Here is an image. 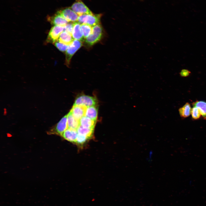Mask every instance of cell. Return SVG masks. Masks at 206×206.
I'll use <instances>...</instances> for the list:
<instances>
[{"label":"cell","instance_id":"obj_22","mask_svg":"<svg viewBox=\"0 0 206 206\" xmlns=\"http://www.w3.org/2000/svg\"><path fill=\"white\" fill-rule=\"evenodd\" d=\"M191 114L192 118L195 120L199 119L201 115L199 109L197 108L194 106L192 108Z\"/></svg>","mask_w":206,"mask_h":206},{"label":"cell","instance_id":"obj_2","mask_svg":"<svg viewBox=\"0 0 206 206\" xmlns=\"http://www.w3.org/2000/svg\"><path fill=\"white\" fill-rule=\"evenodd\" d=\"M100 14H85L79 16L78 21L80 24H86L93 27L100 24Z\"/></svg>","mask_w":206,"mask_h":206},{"label":"cell","instance_id":"obj_14","mask_svg":"<svg viewBox=\"0 0 206 206\" xmlns=\"http://www.w3.org/2000/svg\"><path fill=\"white\" fill-rule=\"evenodd\" d=\"M79 121L80 126L84 128H94L96 122L85 116L82 117Z\"/></svg>","mask_w":206,"mask_h":206},{"label":"cell","instance_id":"obj_9","mask_svg":"<svg viewBox=\"0 0 206 206\" xmlns=\"http://www.w3.org/2000/svg\"><path fill=\"white\" fill-rule=\"evenodd\" d=\"M48 21L54 25L64 26L68 22L58 11L52 16L47 18Z\"/></svg>","mask_w":206,"mask_h":206},{"label":"cell","instance_id":"obj_7","mask_svg":"<svg viewBox=\"0 0 206 206\" xmlns=\"http://www.w3.org/2000/svg\"><path fill=\"white\" fill-rule=\"evenodd\" d=\"M64 30V26L54 25L51 28L49 33L47 42L52 43L56 42Z\"/></svg>","mask_w":206,"mask_h":206},{"label":"cell","instance_id":"obj_5","mask_svg":"<svg viewBox=\"0 0 206 206\" xmlns=\"http://www.w3.org/2000/svg\"><path fill=\"white\" fill-rule=\"evenodd\" d=\"M82 43L80 41L74 39L69 45L66 52V62L68 66L70 64L72 57L81 47Z\"/></svg>","mask_w":206,"mask_h":206},{"label":"cell","instance_id":"obj_15","mask_svg":"<svg viewBox=\"0 0 206 206\" xmlns=\"http://www.w3.org/2000/svg\"><path fill=\"white\" fill-rule=\"evenodd\" d=\"M58 39L60 42L68 45L70 44L74 40L72 34L65 31L60 34Z\"/></svg>","mask_w":206,"mask_h":206},{"label":"cell","instance_id":"obj_16","mask_svg":"<svg viewBox=\"0 0 206 206\" xmlns=\"http://www.w3.org/2000/svg\"><path fill=\"white\" fill-rule=\"evenodd\" d=\"M68 128L76 129L80 126L79 120L76 119L70 112L67 114Z\"/></svg>","mask_w":206,"mask_h":206},{"label":"cell","instance_id":"obj_13","mask_svg":"<svg viewBox=\"0 0 206 206\" xmlns=\"http://www.w3.org/2000/svg\"><path fill=\"white\" fill-rule=\"evenodd\" d=\"M98 115V108L96 106L86 107L85 116H86L92 120L96 121L97 119Z\"/></svg>","mask_w":206,"mask_h":206},{"label":"cell","instance_id":"obj_8","mask_svg":"<svg viewBox=\"0 0 206 206\" xmlns=\"http://www.w3.org/2000/svg\"><path fill=\"white\" fill-rule=\"evenodd\" d=\"M58 12L68 22H75L78 20L79 16L71 8H67Z\"/></svg>","mask_w":206,"mask_h":206},{"label":"cell","instance_id":"obj_3","mask_svg":"<svg viewBox=\"0 0 206 206\" xmlns=\"http://www.w3.org/2000/svg\"><path fill=\"white\" fill-rule=\"evenodd\" d=\"M68 128L67 114L64 116L52 128L49 130L48 134H56L61 136Z\"/></svg>","mask_w":206,"mask_h":206},{"label":"cell","instance_id":"obj_23","mask_svg":"<svg viewBox=\"0 0 206 206\" xmlns=\"http://www.w3.org/2000/svg\"><path fill=\"white\" fill-rule=\"evenodd\" d=\"M55 45L60 51L62 52L66 51L69 46V45L60 42L59 41H57L55 42Z\"/></svg>","mask_w":206,"mask_h":206},{"label":"cell","instance_id":"obj_25","mask_svg":"<svg viewBox=\"0 0 206 206\" xmlns=\"http://www.w3.org/2000/svg\"><path fill=\"white\" fill-rule=\"evenodd\" d=\"M191 72L186 69H183L181 70L179 73L180 75L182 77H187L190 75Z\"/></svg>","mask_w":206,"mask_h":206},{"label":"cell","instance_id":"obj_12","mask_svg":"<svg viewBox=\"0 0 206 206\" xmlns=\"http://www.w3.org/2000/svg\"><path fill=\"white\" fill-rule=\"evenodd\" d=\"M81 25L79 22H74L72 35L74 39L81 41L84 38L81 29Z\"/></svg>","mask_w":206,"mask_h":206},{"label":"cell","instance_id":"obj_17","mask_svg":"<svg viewBox=\"0 0 206 206\" xmlns=\"http://www.w3.org/2000/svg\"><path fill=\"white\" fill-rule=\"evenodd\" d=\"M191 109L190 104L188 102L186 103L179 109V114L182 117H187L191 114Z\"/></svg>","mask_w":206,"mask_h":206},{"label":"cell","instance_id":"obj_24","mask_svg":"<svg viewBox=\"0 0 206 206\" xmlns=\"http://www.w3.org/2000/svg\"><path fill=\"white\" fill-rule=\"evenodd\" d=\"M74 23H68L64 26V31H66L72 34Z\"/></svg>","mask_w":206,"mask_h":206},{"label":"cell","instance_id":"obj_6","mask_svg":"<svg viewBox=\"0 0 206 206\" xmlns=\"http://www.w3.org/2000/svg\"><path fill=\"white\" fill-rule=\"evenodd\" d=\"M70 8L79 16L93 14L81 0H77Z\"/></svg>","mask_w":206,"mask_h":206},{"label":"cell","instance_id":"obj_20","mask_svg":"<svg viewBox=\"0 0 206 206\" xmlns=\"http://www.w3.org/2000/svg\"><path fill=\"white\" fill-rule=\"evenodd\" d=\"M90 138L85 135L78 134L75 144L79 147H82L90 139Z\"/></svg>","mask_w":206,"mask_h":206},{"label":"cell","instance_id":"obj_11","mask_svg":"<svg viewBox=\"0 0 206 206\" xmlns=\"http://www.w3.org/2000/svg\"><path fill=\"white\" fill-rule=\"evenodd\" d=\"M86 107L82 106L73 105L70 112L76 119L79 121L85 116Z\"/></svg>","mask_w":206,"mask_h":206},{"label":"cell","instance_id":"obj_19","mask_svg":"<svg viewBox=\"0 0 206 206\" xmlns=\"http://www.w3.org/2000/svg\"><path fill=\"white\" fill-rule=\"evenodd\" d=\"M94 129L84 128L80 126L77 130L78 134L85 135L91 139L93 135Z\"/></svg>","mask_w":206,"mask_h":206},{"label":"cell","instance_id":"obj_18","mask_svg":"<svg viewBox=\"0 0 206 206\" xmlns=\"http://www.w3.org/2000/svg\"><path fill=\"white\" fill-rule=\"evenodd\" d=\"M193 106L197 108L201 115L204 118L206 119V102L203 101H197L193 104Z\"/></svg>","mask_w":206,"mask_h":206},{"label":"cell","instance_id":"obj_1","mask_svg":"<svg viewBox=\"0 0 206 206\" xmlns=\"http://www.w3.org/2000/svg\"><path fill=\"white\" fill-rule=\"evenodd\" d=\"M102 32V28L100 24L93 26L91 34L86 38V42L90 45H93L100 40Z\"/></svg>","mask_w":206,"mask_h":206},{"label":"cell","instance_id":"obj_21","mask_svg":"<svg viewBox=\"0 0 206 206\" xmlns=\"http://www.w3.org/2000/svg\"><path fill=\"white\" fill-rule=\"evenodd\" d=\"M92 27L87 24H82L81 25V29L84 38H86L91 34Z\"/></svg>","mask_w":206,"mask_h":206},{"label":"cell","instance_id":"obj_10","mask_svg":"<svg viewBox=\"0 0 206 206\" xmlns=\"http://www.w3.org/2000/svg\"><path fill=\"white\" fill-rule=\"evenodd\" d=\"M78 135L77 130L68 128L61 136L64 140L75 144Z\"/></svg>","mask_w":206,"mask_h":206},{"label":"cell","instance_id":"obj_4","mask_svg":"<svg viewBox=\"0 0 206 206\" xmlns=\"http://www.w3.org/2000/svg\"><path fill=\"white\" fill-rule=\"evenodd\" d=\"M97 104V101L95 98L83 95L76 98L73 105L82 106L88 107L96 106Z\"/></svg>","mask_w":206,"mask_h":206}]
</instances>
